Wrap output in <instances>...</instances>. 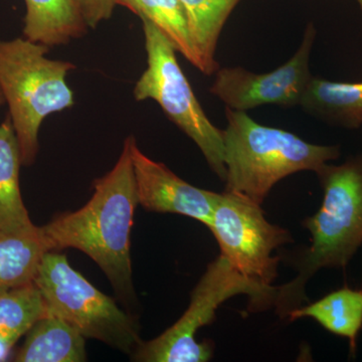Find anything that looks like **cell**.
<instances>
[{"label":"cell","instance_id":"1","mask_svg":"<svg viewBox=\"0 0 362 362\" xmlns=\"http://www.w3.org/2000/svg\"><path fill=\"white\" fill-rule=\"evenodd\" d=\"M132 136L110 173L94 181V194L82 209L57 216L42 230L52 251L80 250L100 267L119 298H135L130 235L138 202L131 154Z\"/></svg>","mask_w":362,"mask_h":362},{"label":"cell","instance_id":"2","mask_svg":"<svg viewBox=\"0 0 362 362\" xmlns=\"http://www.w3.org/2000/svg\"><path fill=\"white\" fill-rule=\"evenodd\" d=\"M322 206L305 221L312 244L299 263V274L278 287L274 304L282 318L305 300V285L323 268H344L362 245V153L340 165L324 164L317 171Z\"/></svg>","mask_w":362,"mask_h":362},{"label":"cell","instance_id":"3","mask_svg":"<svg viewBox=\"0 0 362 362\" xmlns=\"http://www.w3.org/2000/svg\"><path fill=\"white\" fill-rule=\"evenodd\" d=\"M226 192L262 204L272 187L300 171L319 170L340 156L338 146L304 141L297 135L252 120L246 112L226 107Z\"/></svg>","mask_w":362,"mask_h":362},{"label":"cell","instance_id":"4","mask_svg":"<svg viewBox=\"0 0 362 362\" xmlns=\"http://www.w3.org/2000/svg\"><path fill=\"white\" fill-rule=\"evenodd\" d=\"M49 52L47 45L25 37L0 40V89L25 166L33 165L39 153L40 128L45 119L75 104L66 78L76 66L47 58Z\"/></svg>","mask_w":362,"mask_h":362},{"label":"cell","instance_id":"5","mask_svg":"<svg viewBox=\"0 0 362 362\" xmlns=\"http://www.w3.org/2000/svg\"><path fill=\"white\" fill-rule=\"evenodd\" d=\"M277 287L243 275L223 256L211 262L192 293L189 306L180 320L158 337L142 342L131 354L134 361L204 362L213 356L214 345L197 342L195 334L216 318L223 302L235 295H247L257 307L274 304Z\"/></svg>","mask_w":362,"mask_h":362},{"label":"cell","instance_id":"6","mask_svg":"<svg viewBox=\"0 0 362 362\" xmlns=\"http://www.w3.org/2000/svg\"><path fill=\"white\" fill-rule=\"evenodd\" d=\"M33 282L47 310L70 323L86 338L99 340L130 356L141 344L135 319L71 268L65 255L47 252Z\"/></svg>","mask_w":362,"mask_h":362},{"label":"cell","instance_id":"7","mask_svg":"<svg viewBox=\"0 0 362 362\" xmlns=\"http://www.w3.org/2000/svg\"><path fill=\"white\" fill-rule=\"evenodd\" d=\"M147 52V69L136 83L137 101L154 100L169 120L195 142L207 163L225 181L223 130L211 122L195 97L168 37L149 21L141 18Z\"/></svg>","mask_w":362,"mask_h":362},{"label":"cell","instance_id":"8","mask_svg":"<svg viewBox=\"0 0 362 362\" xmlns=\"http://www.w3.org/2000/svg\"><path fill=\"white\" fill-rule=\"evenodd\" d=\"M209 228L220 245L221 256L235 270L263 284L275 280L279 258L272 254L291 242V235L267 221L261 204L225 190L218 194Z\"/></svg>","mask_w":362,"mask_h":362},{"label":"cell","instance_id":"9","mask_svg":"<svg viewBox=\"0 0 362 362\" xmlns=\"http://www.w3.org/2000/svg\"><path fill=\"white\" fill-rule=\"evenodd\" d=\"M315 37V26L309 23L296 54L270 73L255 74L240 66L218 68L209 92L235 111L264 105L300 106L313 78L309 62Z\"/></svg>","mask_w":362,"mask_h":362},{"label":"cell","instance_id":"10","mask_svg":"<svg viewBox=\"0 0 362 362\" xmlns=\"http://www.w3.org/2000/svg\"><path fill=\"white\" fill-rule=\"evenodd\" d=\"M131 154L138 202L159 214H175L194 218L209 228L218 194L189 185L163 163L145 156L132 137Z\"/></svg>","mask_w":362,"mask_h":362},{"label":"cell","instance_id":"11","mask_svg":"<svg viewBox=\"0 0 362 362\" xmlns=\"http://www.w3.org/2000/svg\"><path fill=\"white\" fill-rule=\"evenodd\" d=\"M25 335L13 361L82 362L88 359L84 335L51 311L47 310Z\"/></svg>","mask_w":362,"mask_h":362},{"label":"cell","instance_id":"12","mask_svg":"<svg viewBox=\"0 0 362 362\" xmlns=\"http://www.w3.org/2000/svg\"><path fill=\"white\" fill-rule=\"evenodd\" d=\"M52 251L42 226L0 232V292L33 283L42 259Z\"/></svg>","mask_w":362,"mask_h":362},{"label":"cell","instance_id":"13","mask_svg":"<svg viewBox=\"0 0 362 362\" xmlns=\"http://www.w3.org/2000/svg\"><path fill=\"white\" fill-rule=\"evenodd\" d=\"M25 39L52 47L87 33L88 25L75 0H25Z\"/></svg>","mask_w":362,"mask_h":362},{"label":"cell","instance_id":"14","mask_svg":"<svg viewBox=\"0 0 362 362\" xmlns=\"http://www.w3.org/2000/svg\"><path fill=\"white\" fill-rule=\"evenodd\" d=\"M300 106L323 122L356 129L362 125V82H333L313 77Z\"/></svg>","mask_w":362,"mask_h":362},{"label":"cell","instance_id":"15","mask_svg":"<svg viewBox=\"0 0 362 362\" xmlns=\"http://www.w3.org/2000/svg\"><path fill=\"white\" fill-rule=\"evenodd\" d=\"M20 143L11 116L0 124V232L33 226L21 197Z\"/></svg>","mask_w":362,"mask_h":362},{"label":"cell","instance_id":"16","mask_svg":"<svg viewBox=\"0 0 362 362\" xmlns=\"http://www.w3.org/2000/svg\"><path fill=\"white\" fill-rule=\"evenodd\" d=\"M240 0H180L199 61V70L211 76L218 69L216 47L221 30Z\"/></svg>","mask_w":362,"mask_h":362},{"label":"cell","instance_id":"17","mask_svg":"<svg viewBox=\"0 0 362 362\" xmlns=\"http://www.w3.org/2000/svg\"><path fill=\"white\" fill-rule=\"evenodd\" d=\"M287 316L291 321L313 319L332 334L347 338L354 354L362 328V290L341 288L314 303L293 309Z\"/></svg>","mask_w":362,"mask_h":362},{"label":"cell","instance_id":"18","mask_svg":"<svg viewBox=\"0 0 362 362\" xmlns=\"http://www.w3.org/2000/svg\"><path fill=\"white\" fill-rule=\"evenodd\" d=\"M122 6L153 23L195 68H199V61L190 37L187 13L180 0H117Z\"/></svg>","mask_w":362,"mask_h":362},{"label":"cell","instance_id":"19","mask_svg":"<svg viewBox=\"0 0 362 362\" xmlns=\"http://www.w3.org/2000/svg\"><path fill=\"white\" fill-rule=\"evenodd\" d=\"M47 312L35 282L0 292V340L14 346Z\"/></svg>","mask_w":362,"mask_h":362},{"label":"cell","instance_id":"20","mask_svg":"<svg viewBox=\"0 0 362 362\" xmlns=\"http://www.w3.org/2000/svg\"><path fill=\"white\" fill-rule=\"evenodd\" d=\"M88 28H96L113 14L117 0H75Z\"/></svg>","mask_w":362,"mask_h":362},{"label":"cell","instance_id":"21","mask_svg":"<svg viewBox=\"0 0 362 362\" xmlns=\"http://www.w3.org/2000/svg\"><path fill=\"white\" fill-rule=\"evenodd\" d=\"M13 349V346L0 340V361H6L7 357L9 356V354H11V349Z\"/></svg>","mask_w":362,"mask_h":362},{"label":"cell","instance_id":"22","mask_svg":"<svg viewBox=\"0 0 362 362\" xmlns=\"http://www.w3.org/2000/svg\"><path fill=\"white\" fill-rule=\"evenodd\" d=\"M6 103V99H4V93H2L1 89H0V106Z\"/></svg>","mask_w":362,"mask_h":362},{"label":"cell","instance_id":"23","mask_svg":"<svg viewBox=\"0 0 362 362\" xmlns=\"http://www.w3.org/2000/svg\"><path fill=\"white\" fill-rule=\"evenodd\" d=\"M357 4H358L359 8H361V14H362V0H356Z\"/></svg>","mask_w":362,"mask_h":362}]
</instances>
